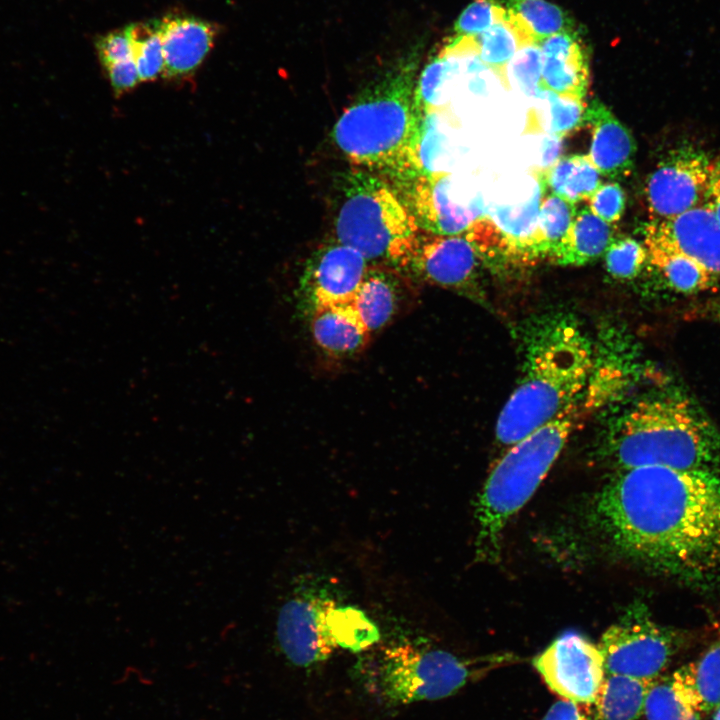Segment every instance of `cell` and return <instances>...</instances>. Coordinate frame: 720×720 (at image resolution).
Masks as SVG:
<instances>
[{"label": "cell", "instance_id": "obj_1", "mask_svg": "<svg viewBox=\"0 0 720 720\" xmlns=\"http://www.w3.org/2000/svg\"><path fill=\"white\" fill-rule=\"evenodd\" d=\"M588 531L614 556L656 572L720 571V467L618 470L592 497Z\"/></svg>", "mask_w": 720, "mask_h": 720}, {"label": "cell", "instance_id": "obj_2", "mask_svg": "<svg viewBox=\"0 0 720 720\" xmlns=\"http://www.w3.org/2000/svg\"><path fill=\"white\" fill-rule=\"evenodd\" d=\"M522 346L519 382L496 422V439L506 447L580 401L595 368L591 339L566 312L530 319Z\"/></svg>", "mask_w": 720, "mask_h": 720}, {"label": "cell", "instance_id": "obj_3", "mask_svg": "<svg viewBox=\"0 0 720 720\" xmlns=\"http://www.w3.org/2000/svg\"><path fill=\"white\" fill-rule=\"evenodd\" d=\"M417 49L365 89L338 118L332 137L355 167L403 182L423 173L424 112L416 98Z\"/></svg>", "mask_w": 720, "mask_h": 720}, {"label": "cell", "instance_id": "obj_4", "mask_svg": "<svg viewBox=\"0 0 720 720\" xmlns=\"http://www.w3.org/2000/svg\"><path fill=\"white\" fill-rule=\"evenodd\" d=\"M599 455L618 470L657 465L675 469L720 467V433L687 396H648L607 425Z\"/></svg>", "mask_w": 720, "mask_h": 720}, {"label": "cell", "instance_id": "obj_5", "mask_svg": "<svg viewBox=\"0 0 720 720\" xmlns=\"http://www.w3.org/2000/svg\"><path fill=\"white\" fill-rule=\"evenodd\" d=\"M582 400V399H581ZM578 401L555 418L509 446L487 478L476 505V554L495 561L509 519L534 494L579 424Z\"/></svg>", "mask_w": 720, "mask_h": 720}, {"label": "cell", "instance_id": "obj_6", "mask_svg": "<svg viewBox=\"0 0 720 720\" xmlns=\"http://www.w3.org/2000/svg\"><path fill=\"white\" fill-rule=\"evenodd\" d=\"M363 670L366 686L391 706L455 694L488 672L517 661L511 653L464 658L412 640L383 647Z\"/></svg>", "mask_w": 720, "mask_h": 720}, {"label": "cell", "instance_id": "obj_7", "mask_svg": "<svg viewBox=\"0 0 720 720\" xmlns=\"http://www.w3.org/2000/svg\"><path fill=\"white\" fill-rule=\"evenodd\" d=\"M421 231L400 194L383 178L359 168L349 175L335 221L337 242L369 263L400 270Z\"/></svg>", "mask_w": 720, "mask_h": 720}, {"label": "cell", "instance_id": "obj_8", "mask_svg": "<svg viewBox=\"0 0 720 720\" xmlns=\"http://www.w3.org/2000/svg\"><path fill=\"white\" fill-rule=\"evenodd\" d=\"M679 633L656 623L642 604L627 608L598 645L606 674L653 681L662 676L681 646Z\"/></svg>", "mask_w": 720, "mask_h": 720}, {"label": "cell", "instance_id": "obj_9", "mask_svg": "<svg viewBox=\"0 0 720 720\" xmlns=\"http://www.w3.org/2000/svg\"><path fill=\"white\" fill-rule=\"evenodd\" d=\"M530 196L518 204H491L472 226V237L483 260L533 264L543 259L538 229L540 205L547 192L542 172H533Z\"/></svg>", "mask_w": 720, "mask_h": 720}, {"label": "cell", "instance_id": "obj_10", "mask_svg": "<svg viewBox=\"0 0 720 720\" xmlns=\"http://www.w3.org/2000/svg\"><path fill=\"white\" fill-rule=\"evenodd\" d=\"M337 605L328 584L300 583L276 619L280 650L294 665L309 667L325 661L337 647L328 630V614Z\"/></svg>", "mask_w": 720, "mask_h": 720}, {"label": "cell", "instance_id": "obj_11", "mask_svg": "<svg viewBox=\"0 0 720 720\" xmlns=\"http://www.w3.org/2000/svg\"><path fill=\"white\" fill-rule=\"evenodd\" d=\"M405 182L403 200L424 232L461 234L487 213L481 193L472 195L468 184L450 172H423Z\"/></svg>", "mask_w": 720, "mask_h": 720}, {"label": "cell", "instance_id": "obj_12", "mask_svg": "<svg viewBox=\"0 0 720 720\" xmlns=\"http://www.w3.org/2000/svg\"><path fill=\"white\" fill-rule=\"evenodd\" d=\"M717 164L695 148L672 151L645 185L651 220L672 218L704 205Z\"/></svg>", "mask_w": 720, "mask_h": 720}, {"label": "cell", "instance_id": "obj_13", "mask_svg": "<svg viewBox=\"0 0 720 720\" xmlns=\"http://www.w3.org/2000/svg\"><path fill=\"white\" fill-rule=\"evenodd\" d=\"M547 686L576 703L593 704L606 675L599 647L577 632H565L533 660Z\"/></svg>", "mask_w": 720, "mask_h": 720}, {"label": "cell", "instance_id": "obj_14", "mask_svg": "<svg viewBox=\"0 0 720 720\" xmlns=\"http://www.w3.org/2000/svg\"><path fill=\"white\" fill-rule=\"evenodd\" d=\"M481 260L466 232L437 235L421 231L400 270L425 282L466 292L474 287Z\"/></svg>", "mask_w": 720, "mask_h": 720}, {"label": "cell", "instance_id": "obj_15", "mask_svg": "<svg viewBox=\"0 0 720 720\" xmlns=\"http://www.w3.org/2000/svg\"><path fill=\"white\" fill-rule=\"evenodd\" d=\"M369 266L361 253L337 241L319 249L301 279L304 303L312 312L321 306L350 302Z\"/></svg>", "mask_w": 720, "mask_h": 720}, {"label": "cell", "instance_id": "obj_16", "mask_svg": "<svg viewBox=\"0 0 720 720\" xmlns=\"http://www.w3.org/2000/svg\"><path fill=\"white\" fill-rule=\"evenodd\" d=\"M644 244L680 252L716 279L720 277V223L706 205L672 218L651 220L644 229Z\"/></svg>", "mask_w": 720, "mask_h": 720}, {"label": "cell", "instance_id": "obj_17", "mask_svg": "<svg viewBox=\"0 0 720 720\" xmlns=\"http://www.w3.org/2000/svg\"><path fill=\"white\" fill-rule=\"evenodd\" d=\"M163 75L168 80L190 77L213 47L215 24L190 15L170 14L160 19Z\"/></svg>", "mask_w": 720, "mask_h": 720}, {"label": "cell", "instance_id": "obj_18", "mask_svg": "<svg viewBox=\"0 0 720 720\" xmlns=\"http://www.w3.org/2000/svg\"><path fill=\"white\" fill-rule=\"evenodd\" d=\"M584 121L592 132L588 157L600 174L611 180L628 177L637 149L629 129L599 100L586 106Z\"/></svg>", "mask_w": 720, "mask_h": 720}, {"label": "cell", "instance_id": "obj_19", "mask_svg": "<svg viewBox=\"0 0 720 720\" xmlns=\"http://www.w3.org/2000/svg\"><path fill=\"white\" fill-rule=\"evenodd\" d=\"M540 47L542 88L584 102L589 87V65L577 31L554 34L542 40Z\"/></svg>", "mask_w": 720, "mask_h": 720}, {"label": "cell", "instance_id": "obj_20", "mask_svg": "<svg viewBox=\"0 0 720 720\" xmlns=\"http://www.w3.org/2000/svg\"><path fill=\"white\" fill-rule=\"evenodd\" d=\"M404 288L400 277L391 270L369 266L350 303L370 334L385 326L399 312L405 297Z\"/></svg>", "mask_w": 720, "mask_h": 720}, {"label": "cell", "instance_id": "obj_21", "mask_svg": "<svg viewBox=\"0 0 720 720\" xmlns=\"http://www.w3.org/2000/svg\"><path fill=\"white\" fill-rule=\"evenodd\" d=\"M312 313L315 342L333 355L359 351L370 336L350 302L321 306Z\"/></svg>", "mask_w": 720, "mask_h": 720}, {"label": "cell", "instance_id": "obj_22", "mask_svg": "<svg viewBox=\"0 0 720 720\" xmlns=\"http://www.w3.org/2000/svg\"><path fill=\"white\" fill-rule=\"evenodd\" d=\"M481 62L509 89L507 67L515 53L525 44L538 42L529 27L506 8L504 16L475 37Z\"/></svg>", "mask_w": 720, "mask_h": 720}, {"label": "cell", "instance_id": "obj_23", "mask_svg": "<svg viewBox=\"0 0 720 720\" xmlns=\"http://www.w3.org/2000/svg\"><path fill=\"white\" fill-rule=\"evenodd\" d=\"M613 238L611 224L583 206L577 209L565 241L550 261L562 266L585 265L603 255Z\"/></svg>", "mask_w": 720, "mask_h": 720}, {"label": "cell", "instance_id": "obj_24", "mask_svg": "<svg viewBox=\"0 0 720 720\" xmlns=\"http://www.w3.org/2000/svg\"><path fill=\"white\" fill-rule=\"evenodd\" d=\"M653 681L606 674L593 702L591 720H638Z\"/></svg>", "mask_w": 720, "mask_h": 720}, {"label": "cell", "instance_id": "obj_25", "mask_svg": "<svg viewBox=\"0 0 720 720\" xmlns=\"http://www.w3.org/2000/svg\"><path fill=\"white\" fill-rule=\"evenodd\" d=\"M541 172L547 191L574 204L588 200L601 185V174L588 155L561 157Z\"/></svg>", "mask_w": 720, "mask_h": 720}, {"label": "cell", "instance_id": "obj_26", "mask_svg": "<svg viewBox=\"0 0 720 720\" xmlns=\"http://www.w3.org/2000/svg\"><path fill=\"white\" fill-rule=\"evenodd\" d=\"M702 713L720 705V638L673 672Z\"/></svg>", "mask_w": 720, "mask_h": 720}, {"label": "cell", "instance_id": "obj_27", "mask_svg": "<svg viewBox=\"0 0 720 720\" xmlns=\"http://www.w3.org/2000/svg\"><path fill=\"white\" fill-rule=\"evenodd\" d=\"M535 99L538 105L529 113V130L565 137L585 125V102L546 89H542Z\"/></svg>", "mask_w": 720, "mask_h": 720}, {"label": "cell", "instance_id": "obj_28", "mask_svg": "<svg viewBox=\"0 0 720 720\" xmlns=\"http://www.w3.org/2000/svg\"><path fill=\"white\" fill-rule=\"evenodd\" d=\"M647 260L663 275L670 287L682 293H696L717 280L700 264L670 248L644 244Z\"/></svg>", "mask_w": 720, "mask_h": 720}, {"label": "cell", "instance_id": "obj_29", "mask_svg": "<svg viewBox=\"0 0 720 720\" xmlns=\"http://www.w3.org/2000/svg\"><path fill=\"white\" fill-rule=\"evenodd\" d=\"M643 714L646 720H701L702 712L672 673L653 681Z\"/></svg>", "mask_w": 720, "mask_h": 720}, {"label": "cell", "instance_id": "obj_30", "mask_svg": "<svg viewBox=\"0 0 720 720\" xmlns=\"http://www.w3.org/2000/svg\"><path fill=\"white\" fill-rule=\"evenodd\" d=\"M329 633L337 647L360 652L375 644L379 630L366 614L352 606H335L328 614Z\"/></svg>", "mask_w": 720, "mask_h": 720}, {"label": "cell", "instance_id": "obj_31", "mask_svg": "<svg viewBox=\"0 0 720 720\" xmlns=\"http://www.w3.org/2000/svg\"><path fill=\"white\" fill-rule=\"evenodd\" d=\"M126 29L140 81L155 80L164 69L160 20L133 23Z\"/></svg>", "mask_w": 720, "mask_h": 720}, {"label": "cell", "instance_id": "obj_32", "mask_svg": "<svg viewBox=\"0 0 720 720\" xmlns=\"http://www.w3.org/2000/svg\"><path fill=\"white\" fill-rule=\"evenodd\" d=\"M577 212L576 204L555 194L542 199L538 229L544 258H550L565 241Z\"/></svg>", "mask_w": 720, "mask_h": 720}, {"label": "cell", "instance_id": "obj_33", "mask_svg": "<svg viewBox=\"0 0 720 720\" xmlns=\"http://www.w3.org/2000/svg\"><path fill=\"white\" fill-rule=\"evenodd\" d=\"M508 10L517 15L542 40L563 32L573 31V20L558 6L546 0H503Z\"/></svg>", "mask_w": 720, "mask_h": 720}, {"label": "cell", "instance_id": "obj_34", "mask_svg": "<svg viewBox=\"0 0 720 720\" xmlns=\"http://www.w3.org/2000/svg\"><path fill=\"white\" fill-rule=\"evenodd\" d=\"M542 52L540 43L523 45L513 56L507 67L510 87L518 89L527 97L535 98L543 89L541 86Z\"/></svg>", "mask_w": 720, "mask_h": 720}, {"label": "cell", "instance_id": "obj_35", "mask_svg": "<svg viewBox=\"0 0 720 720\" xmlns=\"http://www.w3.org/2000/svg\"><path fill=\"white\" fill-rule=\"evenodd\" d=\"M607 272L617 279H632L647 261L644 243L631 237L613 238L605 253Z\"/></svg>", "mask_w": 720, "mask_h": 720}, {"label": "cell", "instance_id": "obj_36", "mask_svg": "<svg viewBox=\"0 0 720 720\" xmlns=\"http://www.w3.org/2000/svg\"><path fill=\"white\" fill-rule=\"evenodd\" d=\"M506 8L497 0H474L455 22L456 36L476 37L498 22Z\"/></svg>", "mask_w": 720, "mask_h": 720}, {"label": "cell", "instance_id": "obj_37", "mask_svg": "<svg viewBox=\"0 0 720 720\" xmlns=\"http://www.w3.org/2000/svg\"><path fill=\"white\" fill-rule=\"evenodd\" d=\"M587 201L589 209L608 224L619 221L626 206L625 192L617 182L601 184Z\"/></svg>", "mask_w": 720, "mask_h": 720}, {"label": "cell", "instance_id": "obj_38", "mask_svg": "<svg viewBox=\"0 0 720 720\" xmlns=\"http://www.w3.org/2000/svg\"><path fill=\"white\" fill-rule=\"evenodd\" d=\"M95 46L98 58L104 68L117 62L133 59L132 44L126 27L97 38Z\"/></svg>", "mask_w": 720, "mask_h": 720}, {"label": "cell", "instance_id": "obj_39", "mask_svg": "<svg viewBox=\"0 0 720 720\" xmlns=\"http://www.w3.org/2000/svg\"><path fill=\"white\" fill-rule=\"evenodd\" d=\"M104 69L114 93L118 96L133 89L140 81L134 59L117 62Z\"/></svg>", "mask_w": 720, "mask_h": 720}, {"label": "cell", "instance_id": "obj_40", "mask_svg": "<svg viewBox=\"0 0 720 720\" xmlns=\"http://www.w3.org/2000/svg\"><path fill=\"white\" fill-rule=\"evenodd\" d=\"M584 705L567 699L555 702L541 720H591Z\"/></svg>", "mask_w": 720, "mask_h": 720}, {"label": "cell", "instance_id": "obj_41", "mask_svg": "<svg viewBox=\"0 0 720 720\" xmlns=\"http://www.w3.org/2000/svg\"><path fill=\"white\" fill-rule=\"evenodd\" d=\"M563 138L564 137L561 136L543 133L540 143V160L536 170L545 171L560 158Z\"/></svg>", "mask_w": 720, "mask_h": 720}, {"label": "cell", "instance_id": "obj_42", "mask_svg": "<svg viewBox=\"0 0 720 720\" xmlns=\"http://www.w3.org/2000/svg\"><path fill=\"white\" fill-rule=\"evenodd\" d=\"M704 205L712 210L720 223V163L716 166Z\"/></svg>", "mask_w": 720, "mask_h": 720}, {"label": "cell", "instance_id": "obj_43", "mask_svg": "<svg viewBox=\"0 0 720 720\" xmlns=\"http://www.w3.org/2000/svg\"><path fill=\"white\" fill-rule=\"evenodd\" d=\"M711 720H720V705L714 708L711 712Z\"/></svg>", "mask_w": 720, "mask_h": 720}]
</instances>
